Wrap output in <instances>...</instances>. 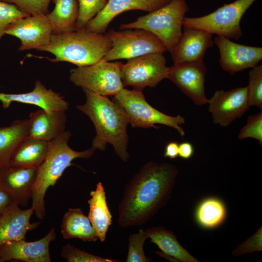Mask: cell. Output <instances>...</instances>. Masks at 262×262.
Wrapping results in <instances>:
<instances>
[{
	"mask_svg": "<svg viewBox=\"0 0 262 262\" xmlns=\"http://www.w3.org/2000/svg\"><path fill=\"white\" fill-rule=\"evenodd\" d=\"M179 171L167 163L150 161L127 183L118 206L121 228L142 225L164 207L171 197Z\"/></svg>",
	"mask_w": 262,
	"mask_h": 262,
	"instance_id": "1",
	"label": "cell"
},
{
	"mask_svg": "<svg viewBox=\"0 0 262 262\" xmlns=\"http://www.w3.org/2000/svg\"><path fill=\"white\" fill-rule=\"evenodd\" d=\"M82 90L86 100L83 104L77 106V108L85 114L95 126L96 135L91 147L103 151L106 144H110L118 157L127 162L129 158L127 127L130 123L127 114L107 96Z\"/></svg>",
	"mask_w": 262,
	"mask_h": 262,
	"instance_id": "2",
	"label": "cell"
},
{
	"mask_svg": "<svg viewBox=\"0 0 262 262\" xmlns=\"http://www.w3.org/2000/svg\"><path fill=\"white\" fill-rule=\"evenodd\" d=\"M111 47V41L105 34L91 32L84 28L53 33L49 43L37 50L53 54V62H66L80 67L102 60Z\"/></svg>",
	"mask_w": 262,
	"mask_h": 262,
	"instance_id": "3",
	"label": "cell"
},
{
	"mask_svg": "<svg viewBox=\"0 0 262 262\" xmlns=\"http://www.w3.org/2000/svg\"><path fill=\"white\" fill-rule=\"evenodd\" d=\"M70 136V132L65 131L49 142L47 156L37 169L31 197V208L40 219H43L45 216V196L48 189L55 184L66 168L72 165L74 159H89L96 151L92 147L82 151L72 149L68 145Z\"/></svg>",
	"mask_w": 262,
	"mask_h": 262,
	"instance_id": "4",
	"label": "cell"
},
{
	"mask_svg": "<svg viewBox=\"0 0 262 262\" xmlns=\"http://www.w3.org/2000/svg\"><path fill=\"white\" fill-rule=\"evenodd\" d=\"M186 0H170L165 5L138 17L133 22L122 24L120 30L139 29L155 35L172 52L182 33V21L188 10Z\"/></svg>",
	"mask_w": 262,
	"mask_h": 262,
	"instance_id": "5",
	"label": "cell"
},
{
	"mask_svg": "<svg viewBox=\"0 0 262 262\" xmlns=\"http://www.w3.org/2000/svg\"><path fill=\"white\" fill-rule=\"evenodd\" d=\"M113 99L124 110L133 128L158 129L155 125L161 124L176 130L181 137L184 136L181 127L185 123L184 118L180 115H169L156 109L147 102L142 91L124 88Z\"/></svg>",
	"mask_w": 262,
	"mask_h": 262,
	"instance_id": "6",
	"label": "cell"
},
{
	"mask_svg": "<svg viewBox=\"0 0 262 262\" xmlns=\"http://www.w3.org/2000/svg\"><path fill=\"white\" fill-rule=\"evenodd\" d=\"M256 0H235L205 16L184 17L182 26L204 30L228 39H238L242 35L240 26L242 17Z\"/></svg>",
	"mask_w": 262,
	"mask_h": 262,
	"instance_id": "7",
	"label": "cell"
},
{
	"mask_svg": "<svg viewBox=\"0 0 262 262\" xmlns=\"http://www.w3.org/2000/svg\"><path fill=\"white\" fill-rule=\"evenodd\" d=\"M105 35L111 42V47L104 60L131 59L154 53H164L167 49L162 42L152 33L139 29L110 30Z\"/></svg>",
	"mask_w": 262,
	"mask_h": 262,
	"instance_id": "8",
	"label": "cell"
},
{
	"mask_svg": "<svg viewBox=\"0 0 262 262\" xmlns=\"http://www.w3.org/2000/svg\"><path fill=\"white\" fill-rule=\"evenodd\" d=\"M119 62L103 59L85 66L71 69L69 80L74 85L102 96H114L124 86L121 77Z\"/></svg>",
	"mask_w": 262,
	"mask_h": 262,
	"instance_id": "9",
	"label": "cell"
},
{
	"mask_svg": "<svg viewBox=\"0 0 262 262\" xmlns=\"http://www.w3.org/2000/svg\"><path fill=\"white\" fill-rule=\"evenodd\" d=\"M168 69L163 53H149L121 64V77L124 86H131L142 91L146 87H155L167 78Z\"/></svg>",
	"mask_w": 262,
	"mask_h": 262,
	"instance_id": "10",
	"label": "cell"
},
{
	"mask_svg": "<svg viewBox=\"0 0 262 262\" xmlns=\"http://www.w3.org/2000/svg\"><path fill=\"white\" fill-rule=\"evenodd\" d=\"M5 33L20 40L19 51L37 50L49 43L53 28L46 15H30L13 21Z\"/></svg>",
	"mask_w": 262,
	"mask_h": 262,
	"instance_id": "11",
	"label": "cell"
},
{
	"mask_svg": "<svg viewBox=\"0 0 262 262\" xmlns=\"http://www.w3.org/2000/svg\"><path fill=\"white\" fill-rule=\"evenodd\" d=\"M206 68L203 60L174 64L169 67L167 79L196 105L208 103L205 93Z\"/></svg>",
	"mask_w": 262,
	"mask_h": 262,
	"instance_id": "12",
	"label": "cell"
},
{
	"mask_svg": "<svg viewBox=\"0 0 262 262\" xmlns=\"http://www.w3.org/2000/svg\"><path fill=\"white\" fill-rule=\"evenodd\" d=\"M207 103L213 122L227 127L249 109L247 87L235 88L227 91L216 90L208 99Z\"/></svg>",
	"mask_w": 262,
	"mask_h": 262,
	"instance_id": "13",
	"label": "cell"
},
{
	"mask_svg": "<svg viewBox=\"0 0 262 262\" xmlns=\"http://www.w3.org/2000/svg\"><path fill=\"white\" fill-rule=\"evenodd\" d=\"M220 52L219 63L230 75L258 66L262 59V48L246 46L217 36L213 39Z\"/></svg>",
	"mask_w": 262,
	"mask_h": 262,
	"instance_id": "14",
	"label": "cell"
},
{
	"mask_svg": "<svg viewBox=\"0 0 262 262\" xmlns=\"http://www.w3.org/2000/svg\"><path fill=\"white\" fill-rule=\"evenodd\" d=\"M56 237L52 228L42 238L33 242L13 240L0 246V262L17 260L26 262H50L49 245Z\"/></svg>",
	"mask_w": 262,
	"mask_h": 262,
	"instance_id": "15",
	"label": "cell"
},
{
	"mask_svg": "<svg viewBox=\"0 0 262 262\" xmlns=\"http://www.w3.org/2000/svg\"><path fill=\"white\" fill-rule=\"evenodd\" d=\"M170 0H109L105 7L84 27L91 32L104 33L111 21L118 15L130 10L153 12Z\"/></svg>",
	"mask_w": 262,
	"mask_h": 262,
	"instance_id": "16",
	"label": "cell"
},
{
	"mask_svg": "<svg viewBox=\"0 0 262 262\" xmlns=\"http://www.w3.org/2000/svg\"><path fill=\"white\" fill-rule=\"evenodd\" d=\"M0 101L4 109L8 108L12 102H17L37 106L48 112L66 111L69 104L59 94L48 89L41 81L35 82L33 89L29 92L19 94L0 93Z\"/></svg>",
	"mask_w": 262,
	"mask_h": 262,
	"instance_id": "17",
	"label": "cell"
},
{
	"mask_svg": "<svg viewBox=\"0 0 262 262\" xmlns=\"http://www.w3.org/2000/svg\"><path fill=\"white\" fill-rule=\"evenodd\" d=\"M37 169L14 165L0 168V186L20 206L31 198Z\"/></svg>",
	"mask_w": 262,
	"mask_h": 262,
	"instance_id": "18",
	"label": "cell"
},
{
	"mask_svg": "<svg viewBox=\"0 0 262 262\" xmlns=\"http://www.w3.org/2000/svg\"><path fill=\"white\" fill-rule=\"evenodd\" d=\"M213 34L184 27L181 37L170 53L174 64L203 60L206 50L214 44Z\"/></svg>",
	"mask_w": 262,
	"mask_h": 262,
	"instance_id": "19",
	"label": "cell"
},
{
	"mask_svg": "<svg viewBox=\"0 0 262 262\" xmlns=\"http://www.w3.org/2000/svg\"><path fill=\"white\" fill-rule=\"evenodd\" d=\"M33 213L31 207L22 210L16 202L3 213L0 216V246L13 240L25 239L27 233L39 224L30 222Z\"/></svg>",
	"mask_w": 262,
	"mask_h": 262,
	"instance_id": "20",
	"label": "cell"
},
{
	"mask_svg": "<svg viewBox=\"0 0 262 262\" xmlns=\"http://www.w3.org/2000/svg\"><path fill=\"white\" fill-rule=\"evenodd\" d=\"M29 137L49 142L65 131L66 111L48 112L42 109L30 113Z\"/></svg>",
	"mask_w": 262,
	"mask_h": 262,
	"instance_id": "21",
	"label": "cell"
},
{
	"mask_svg": "<svg viewBox=\"0 0 262 262\" xmlns=\"http://www.w3.org/2000/svg\"><path fill=\"white\" fill-rule=\"evenodd\" d=\"M88 200L89 211L88 217L95 230L98 239L104 242L107 231L112 223V215L109 209L104 187L98 182L95 190L90 193Z\"/></svg>",
	"mask_w": 262,
	"mask_h": 262,
	"instance_id": "22",
	"label": "cell"
},
{
	"mask_svg": "<svg viewBox=\"0 0 262 262\" xmlns=\"http://www.w3.org/2000/svg\"><path fill=\"white\" fill-rule=\"evenodd\" d=\"M28 119H17L8 126L0 127V168L6 167L14 152L29 137Z\"/></svg>",
	"mask_w": 262,
	"mask_h": 262,
	"instance_id": "23",
	"label": "cell"
},
{
	"mask_svg": "<svg viewBox=\"0 0 262 262\" xmlns=\"http://www.w3.org/2000/svg\"><path fill=\"white\" fill-rule=\"evenodd\" d=\"M61 231L66 239L78 238L87 242L98 239L88 217L78 208H70L65 213L61 224Z\"/></svg>",
	"mask_w": 262,
	"mask_h": 262,
	"instance_id": "24",
	"label": "cell"
},
{
	"mask_svg": "<svg viewBox=\"0 0 262 262\" xmlns=\"http://www.w3.org/2000/svg\"><path fill=\"white\" fill-rule=\"evenodd\" d=\"M49 147V142L28 137L16 149L9 165L37 169L47 156Z\"/></svg>",
	"mask_w": 262,
	"mask_h": 262,
	"instance_id": "25",
	"label": "cell"
},
{
	"mask_svg": "<svg viewBox=\"0 0 262 262\" xmlns=\"http://www.w3.org/2000/svg\"><path fill=\"white\" fill-rule=\"evenodd\" d=\"M146 231L147 238L165 255L181 262H199L180 244L172 231L162 226L152 227Z\"/></svg>",
	"mask_w": 262,
	"mask_h": 262,
	"instance_id": "26",
	"label": "cell"
},
{
	"mask_svg": "<svg viewBox=\"0 0 262 262\" xmlns=\"http://www.w3.org/2000/svg\"><path fill=\"white\" fill-rule=\"evenodd\" d=\"M54 8L46 16L53 28V33H62L75 30L79 15L77 0H52Z\"/></svg>",
	"mask_w": 262,
	"mask_h": 262,
	"instance_id": "27",
	"label": "cell"
},
{
	"mask_svg": "<svg viewBox=\"0 0 262 262\" xmlns=\"http://www.w3.org/2000/svg\"><path fill=\"white\" fill-rule=\"evenodd\" d=\"M197 224L206 229H213L221 225L227 216L226 207L220 199L210 197L197 205L195 214Z\"/></svg>",
	"mask_w": 262,
	"mask_h": 262,
	"instance_id": "28",
	"label": "cell"
},
{
	"mask_svg": "<svg viewBox=\"0 0 262 262\" xmlns=\"http://www.w3.org/2000/svg\"><path fill=\"white\" fill-rule=\"evenodd\" d=\"M247 94L249 106L262 109V65L252 68L248 74Z\"/></svg>",
	"mask_w": 262,
	"mask_h": 262,
	"instance_id": "29",
	"label": "cell"
},
{
	"mask_svg": "<svg viewBox=\"0 0 262 262\" xmlns=\"http://www.w3.org/2000/svg\"><path fill=\"white\" fill-rule=\"evenodd\" d=\"M109 0H77L79 15L75 30L84 28L106 6Z\"/></svg>",
	"mask_w": 262,
	"mask_h": 262,
	"instance_id": "30",
	"label": "cell"
},
{
	"mask_svg": "<svg viewBox=\"0 0 262 262\" xmlns=\"http://www.w3.org/2000/svg\"><path fill=\"white\" fill-rule=\"evenodd\" d=\"M147 238L146 230L140 229L129 238V247L126 262H150L144 251V244Z\"/></svg>",
	"mask_w": 262,
	"mask_h": 262,
	"instance_id": "31",
	"label": "cell"
},
{
	"mask_svg": "<svg viewBox=\"0 0 262 262\" xmlns=\"http://www.w3.org/2000/svg\"><path fill=\"white\" fill-rule=\"evenodd\" d=\"M61 256L68 262H118V260L103 258L90 254L68 244L63 246Z\"/></svg>",
	"mask_w": 262,
	"mask_h": 262,
	"instance_id": "32",
	"label": "cell"
},
{
	"mask_svg": "<svg viewBox=\"0 0 262 262\" xmlns=\"http://www.w3.org/2000/svg\"><path fill=\"white\" fill-rule=\"evenodd\" d=\"M29 16L30 15L22 11L15 4L0 1V40L11 23Z\"/></svg>",
	"mask_w": 262,
	"mask_h": 262,
	"instance_id": "33",
	"label": "cell"
},
{
	"mask_svg": "<svg viewBox=\"0 0 262 262\" xmlns=\"http://www.w3.org/2000/svg\"><path fill=\"white\" fill-rule=\"evenodd\" d=\"M252 138L257 139L260 145L262 144V111L250 115L246 124L241 129L238 134L239 139Z\"/></svg>",
	"mask_w": 262,
	"mask_h": 262,
	"instance_id": "34",
	"label": "cell"
},
{
	"mask_svg": "<svg viewBox=\"0 0 262 262\" xmlns=\"http://www.w3.org/2000/svg\"><path fill=\"white\" fill-rule=\"evenodd\" d=\"M52 0H0L16 5L22 11L30 15H47Z\"/></svg>",
	"mask_w": 262,
	"mask_h": 262,
	"instance_id": "35",
	"label": "cell"
},
{
	"mask_svg": "<svg viewBox=\"0 0 262 262\" xmlns=\"http://www.w3.org/2000/svg\"><path fill=\"white\" fill-rule=\"evenodd\" d=\"M262 251V227L249 238L239 245L232 252L234 256Z\"/></svg>",
	"mask_w": 262,
	"mask_h": 262,
	"instance_id": "36",
	"label": "cell"
},
{
	"mask_svg": "<svg viewBox=\"0 0 262 262\" xmlns=\"http://www.w3.org/2000/svg\"><path fill=\"white\" fill-rule=\"evenodd\" d=\"M15 202L13 197L0 186V214L4 213Z\"/></svg>",
	"mask_w": 262,
	"mask_h": 262,
	"instance_id": "37",
	"label": "cell"
},
{
	"mask_svg": "<svg viewBox=\"0 0 262 262\" xmlns=\"http://www.w3.org/2000/svg\"><path fill=\"white\" fill-rule=\"evenodd\" d=\"M194 153V148L191 143L182 142L179 144V156L184 159L192 157Z\"/></svg>",
	"mask_w": 262,
	"mask_h": 262,
	"instance_id": "38",
	"label": "cell"
},
{
	"mask_svg": "<svg viewBox=\"0 0 262 262\" xmlns=\"http://www.w3.org/2000/svg\"><path fill=\"white\" fill-rule=\"evenodd\" d=\"M179 156V144L176 142H171L165 148L164 157L171 159H176Z\"/></svg>",
	"mask_w": 262,
	"mask_h": 262,
	"instance_id": "39",
	"label": "cell"
},
{
	"mask_svg": "<svg viewBox=\"0 0 262 262\" xmlns=\"http://www.w3.org/2000/svg\"><path fill=\"white\" fill-rule=\"evenodd\" d=\"M1 214H0V216Z\"/></svg>",
	"mask_w": 262,
	"mask_h": 262,
	"instance_id": "40",
	"label": "cell"
}]
</instances>
